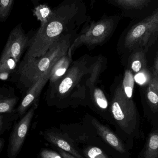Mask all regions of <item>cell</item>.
Wrapping results in <instances>:
<instances>
[{
  "mask_svg": "<svg viewBox=\"0 0 158 158\" xmlns=\"http://www.w3.org/2000/svg\"><path fill=\"white\" fill-rule=\"evenodd\" d=\"M135 81L133 74L127 68L124 72L123 79L121 81V85L124 93L129 98H133Z\"/></svg>",
  "mask_w": 158,
  "mask_h": 158,
  "instance_id": "obj_18",
  "label": "cell"
},
{
  "mask_svg": "<svg viewBox=\"0 0 158 158\" xmlns=\"http://www.w3.org/2000/svg\"><path fill=\"white\" fill-rule=\"evenodd\" d=\"M92 58L85 55L72 62L64 77L53 86L54 94L58 99H67L69 106L89 99L85 83Z\"/></svg>",
  "mask_w": 158,
  "mask_h": 158,
  "instance_id": "obj_1",
  "label": "cell"
},
{
  "mask_svg": "<svg viewBox=\"0 0 158 158\" xmlns=\"http://www.w3.org/2000/svg\"><path fill=\"white\" fill-rule=\"evenodd\" d=\"M147 50L137 49L132 51L129 56L128 68L134 76L142 71L148 70L146 53Z\"/></svg>",
  "mask_w": 158,
  "mask_h": 158,
  "instance_id": "obj_14",
  "label": "cell"
},
{
  "mask_svg": "<svg viewBox=\"0 0 158 158\" xmlns=\"http://www.w3.org/2000/svg\"><path fill=\"white\" fill-rule=\"evenodd\" d=\"M92 123L98 135L106 143L122 154L126 152V149L121 141L109 128L100 123L96 118L92 119Z\"/></svg>",
  "mask_w": 158,
  "mask_h": 158,
  "instance_id": "obj_12",
  "label": "cell"
},
{
  "mask_svg": "<svg viewBox=\"0 0 158 158\" xmlns=\"http://www.w3.org/2000/svg\"><path fill=\"white\" fill-rule=\"evenodd\" d=\"M89 98L96 108L102 112H105L109 109L108 101L104 91L96 86L89 95Z\"/></svg>",
  "mask_w": 158,
  "mask_h": 158,
  "instance_id": "obj_16",
  "label": "cell"
},
{
  "mask_svg": "<svg viewBox=\"0 0 158 158\" xmlns=\"http://www.w3.org/2000/svg\"><path fill=\"white\" fill-rule=\"evenodd\" d=\"M2 117L0 116V131L2 129Z\"/></svg>",
  "mask_w": 158,
  "mask_h": 158,
  "instance_id": "obj_27",
  "label": "cell"
},
{
  "mask_svg": "<svg viewBox=\"0 0 158 158\" xmlns=\"http://www.w3.org/2000/svg\"><path fill=\"white\" fill-rule=\"evenodd\" d=\"M71 41L70 35H61L45 54L24 63L21 69V77L32 84L45 74L51 72L58 60L67 52Z\"/></svg>",
  "mask_w": 158,
  "mask_h": 158,
  "instance_id": "obj_2",
  "label": "cell"
},
{
  "mask_svg": "<svg viewBox=\"0 0 158 158\" xmlns=\"http://www.w3.org/2000/svg\"><path fill=\"white\" fill-rule=\"evenodd\" d=\"M58 151L60 153V155L62 156V158H77L74 156L70 154L69 153L62 150V149L58 148Z\"/></svg>",
  "mask_w": 158,
  "mask_h": 158,
  "instance_id": "obj_26",
  "label": "cell"
},
{
  "mask_svg": "<svg viewBox=\"0 0 158 158\" xmlns=\"http://www.w3.org/2000/svg\"><path fill=\"white\" fill-rule=\"evenodd\" d=\"M114 27V21L112 19H105L97 22H92L71 43L68 53L72 56L76 49L83 45L92 47L102 44L111 35Z\"/></svg>",
  "mask_w": 158,
  "mask_h": 158,
  "instance_id": "obj_6",
  "label": "cell"
},
{
  "mask_svg": "<svg viewBox=\"0 0 158 158\" xmlns=\"http://www.w3.org/2000/svg\"><path fill=\"white\" fill-rule=\"evenodd\" d=\"M36 107L33 106L16 126L9 143V154L15 156L20 150L30 125Z\"/></svg>",
  "mask_w": 158,
  "mask_h": 158,
  "instance_id": "obj_8",
  "label": "cell"
},
{
  "mask_svg": "<svg viewBox=\"0 0 158 158\" xmlns=\"http://www.w3.org/2000/svg\"><path fill=\"white\" fill-rule=\"evenodd\" d=\"M45 138L51 143L75 157L83 158L76 150L73 145L67 140L62 134L53 132H48L45 135Z\"/></svg>",
  "mask_w": 158,
  "mask_h": 158,
  "instance_id": "obj_15",
  "label": "cell"
},
{
  "mask_svg": "<svg viewBox=\"0 0 158 158\" xmlns=\"http://www.w3.org/2000/svg\"><path fill=\"white\" fill-rule=\"evenodd\" d=\"M50 73V72H49L45 74L43 77L32 84L29 91L27 93L19 106L18 110L20 115L25 113V111L39 96L43 88L49 80Z\"/></svg>",
  "mask_w": 158,
  "mask_h": 158,
  "instance_id": "obj_11",
  "label": "cell"
},
{
  "mask_svg": "<svg viewBox=\"0 0 158 158\" xmlns=\"http://www.w3.org/2000/svg\"><path fill=\"white\" fill-rule=\"evenodd\" d=\"M41 158H62L61 155L56 152L47 149L41 151Z\"/></svg>",
  "mask_w": 158,
  "mask_h": 158,
  "instance_id": "obj_25",
  "label": "cell"
},
{
  "mask_svg": "<svg viewBox=\"0 0 158 158\" xmlns=\"http://www.w3.org/2000/svg\"><path fill=\"white\" fill-rule=\"evenodd\" d=\"M158 11L155 12L143 20L135 25L126 34L124 46L130 52L137 49L148 51L157 40Z\"/></svg>",
  "mask_w": 158,
  "mask_h": 158,
  "instance_id": "obj_5",
  "label": "cell"
},
{
  "mask_svg": "<svg viewBox=\"0 0 158 158\" xmlns=\"http://www.w3.org/2000/svg\"><path fill=\"white\" fill-rule=\"evenodd\" d=\"M2 140H0V149L2 147Z\"/></svg>",
  "mask_w": 158,
  "mask_h": 158,
  "instance_id": "obj_28",
  "label": "cell"
},
{
  "mask_svg": "<svg viewBox=\"0 0 158 158\" xmlns=\"http://www.w3.org/2000/svg\"><path fill=\"white\" fill-rule=\"evenodd\" d=\"M28 44V39L22 29L19 27H16L10 32L0 57H11L18 63L24 50Z\"/></svg>",
  "mask_w": 158,
  "mask_h": 158,
  "instance_id": "obj_7",
  "label": "cell"
},
{
  "mask_svg": "<svg viewBox=\"0 0 158 158\" xmlns=\"http://www.w3.org/2000/svg\"><path fill=\"white\" fill-rule=\"evenodd\" d=\"M13 0H0V18H5L9 14Z\"/></svg>",
  "mask_w": 158,
  "mask_h": 158,
  "instance_id": "obj_24",
  "label": "cell"
},
{
  "mask_svg": "<svg viewBox=\"0 0 158 158\" xmlns=\"http://www.w3.org/2000/svg\"><path fill=\"white\" fill-rule=\"evenodd\" d=\"M145 148L144 158H158V130L150 135Z\"/></svg>",
  "mask_w": 158,
  "mask_h": 158,
  "instance_id": "obj_17",
  "label": "cell"
},
{
  "mask_svg": "<svg viewBox=\"0 0 158 158\" xmlns=\"http://www.w3.org/2000/svg\"><path fill=\"white\" fill-rule=\"evenodd\" d=\"M121 5L131 8H140L143 6L147 0H115Z\"/></svg>",
  "mask_w": 158,
  "mask_h": 158,
  "instance_id": "obj_23",
  "label": "cell"
},
{
  "mask_svg": "<svg viewBox=\"0 0 158 158\" xmlns=\"http://www.w3.org/2000/svg\"><path fill=\"white\" fill-rule=\"evenodd\" d=\"M72 62V56L68 52L58 60L52 68L49 76V80L52 85L54 86L64 77Z\"/></svg>",
  "mask_w": 158,
  "mask_h": 158,
  "instance_id": "obj_13",
  "label": "cell"
},
{
  "mask_svg": "<svg viewBox=\"0 0 158 158\" xmlns=\"http://www.w3.org/2000/svg\"><path fill=\"white\" fill-rule=\"evenodd\" d=\"M66 16L61 11L53 12L49 21L42 29H39L31 42L24 63L45 54L55 41L60 37L66 26Z\"/></svg>",
  "mask_w": 158,
  "mask_h": 158,
  "instance_id": "obj_3",
  "label": "cell"
},
{
  "mask_svg": "<svg viewBox=\"0 0 158 158\" xmlns=\"http://www.w3.org/2000/svg\"><path fill=\"white\" fill-rule=\"evenodd\" d=\"M83 153L87 158H108L103 150L96 147L87 148Z\"/></svg>",
  "mask_w": 158,
  "mask_h": 158,
  "instance_id": "obj_22",
  "label": "cell"
},
{
  "mask_svg": "<svg viewBox=\"0 0 158 158\" xmlns=\"http://www.w3.org/2000/svg\"><path fill=\"white\" fill-rule=\"evenodd\" d=\"M151 76L147 84L146 99L153 113H157L158 109V56L157 54L151 70Z\"/></svg>",
  "mask_w": 158,
  "mask_h": 158,
  "instance_id": "obj_9",
  "label": "cell"
},
{
  "mask_svg": "<svg viewBox=\"0 0 158 158\" xmlns=\"http://www.w3.org/2000/svg\"><path fill=\"white\" fill-rule=\"evenodd\" d=\"M16 102L15 98L0 99V113L12 112Z\"/></svg>",
  "mask_w": 158,
  "mask_h": 158,
  "instance_id": "obj_21",
  "label": "cell"
},
{
  "mask_svg": "<svg viewBox=\"0 0 158 158\" xmlns=\"http://www.w3.org/2000/svg\"><path fill=\"white\" fill-rule=\"evenodd\" d=\"M17 62L11 57H0V79L6 80L15 68Z\"/></svg>",
  "mask_w": 158,
  "mask_h": 158,
  "instance_id": "obj_19",
  "label": "cell"
},
{
  "mask_svg": "<svg viewBox=\"0 0 158 158\" xmlns=\"http://www.w3.org/2000/svg\"><path fill=\"white\" fill-rule=\"evenodd\" d=\"M106 60L102 55L93 57L89 68V75L86 81V90L88 96L93 88L96 86L101 73L105 69Z\"/></svg>",
  "mask_w": 158,
  "mask_h": 158,
  "instance_id": "obj_10",
  "label": "cell"
},
{
  "mask_svg": "<svg viewBox=\"0 0 158 158\" xmlns=\"http://www.w3.org/2000/svg\"><path fill=\"white\" fill-rule=\"evenodd\" d=\"M109 110L115 121L122 130L132 133L136 129L138 113L133 98L125 94L121 83L115 87L112 94Z\"/></svg>",
  "mask_w": 158,
  "mask_h": 158,
  "instance_id": "obj_4",
  "label": "cell"
},
{
  "mask_svg": "<svg viewBox=\"0 0 158 158\" xmlns=\"http://www.w3.org/2000/svg\"><path fill=\"white\" fill-rule=\"evenodd\" d=\"M52 14V10L46 5H40L35 7L33 11V14L37 17V19L41 22L39 29L43 28L49 21Z\"/></svg>",
  "mask_w": 158,
  "mask_h": 158,
  "instance_id": "obj_20",
  "label": "cell"
}]
</instances>
